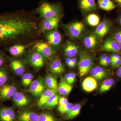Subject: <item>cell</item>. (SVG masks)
<instances>
[{"mask_svg": "<svg viewBox=\"0 0 121 121\" xmlns=\"http://www.w3.org/2000/svg\"><path fill=\"white\" fill-rule=\"evenodd\" d=\"M33 18L24 11L0 14V48L17 43L38 34L39 24Z\"/></svg>", "mask_w": 121, "mask_h": 121, "instance_id": "6da1fadb", "label": "cell"}, {"mask_svg": "<svg viewBox=\"0 0 121 121\" xmlns=\"http://www.w3.org/2000/svg\"><path fill=\"white\" fill-rule=\"evenodd\" d=\"M63 7L59 2L52 3L47 0H41L38 7L33 11L41 19H50L63 15Z\"/></svg>", "mask_w": 121, "mask_h": 121, "instance_id": "7a4b0ae2", "label": "cell"}, {"mask_svg": "<svg viewBox=\"0 0 121 121\" xmlns=\"http://www.w3.org/2000/svg\"><path fill=\"white\" fill-rule=\"evenodd\" d=\"M94 56L85 51H81L78 63L79 73L80 77L86 75L93 68L94 63Z\"/></svg>", "mask_w": 121, "mask_h": 121, "instance_id": "3957f363", "label": "cell"}, {"mask_svg": "<svg viewBox=\"0 0 121 121\" xmlns=\"http://www.w3.org/2000/svg\"><path fill=\"white\" fill-rule=\"evenodd\" d=\"M63 27L66 35L74 39H79L83 37L86 31L84 24L79 21L64 24Z\"/></svg>", "mask_w": 121, "mask_h": 121, "instance_id": "277c9868", "label": "cell"}, {"mask_svg": "<svg viewBox=\"0 0 121 121\" xmlns=\"http://www.w3.org/2000/svg\"><path fill=\"white\" fill-rule=\"evenodd\" d=\"M63 15L50 19H41L39 25V35L49 30L57 29Z\"/></svg>", "mask_w": 121, "mask_h": 121, "instance_id": "5b68a950", "label": "cell"}, {"mask_svg": "<svg viewBox=\"0 0 121 121\" xmlns=\"http://www.w3.org/2000/svg\"><path fill=\"white\" fill-rule=\"evenodd\" d=\"M34 50L39 52L46 59H52L55 55L56 51L49 44L44 41H40L33 44Z\"/></svg>", "mask_w": 121, "mask_h": 121, "instance_id": "8992f818", "label": "cell"}, {"mask_svg": "<svg viewBox=\"0 0 121 121\" xmlns=\"http://www.w3.org/2000/svg\"><path fill=\"white\" fill-rule=\"evenodd\" d=\"M47 43L56 51L61 44L62 37L57 29L47 31L43 33Z\"/></svg>", "mask_w": 121, "mask_h": 121, "instance_id": "52a82bcc", "label": "cell"}, {"mask_svg": "<svg viewBox=\"0 0 121 121\" xmlns=\"http://www.w3.org/2000/svg\"><path fill=\"white\" fill-rule=\"evenodd\" d=\"M83 37V42L84 47L89 51L96 50L99 47L101 43L94 32L88 33Z\"/></svg>", "mask_w": 121, "mask_h": 121, "instance_id": "ba28073f", "label": "cell"}, {"mask_svg": "<svg viewBox=\"0 0 121 121\" xmlns=\"http://www.w3.org/2000/svg\"><path fill=\"white\" fill-rule=\"evenodd\" d=\"M102 51L119 54L121 52V45L113 37H108L100 47Z\"/></svg>", "mask_w": 121, "mask_h": 121, "instance_id": "9c48e42d", "label": "cell"}, {"mask_svg": "<svg viewBox=\"0 0 121 121\" xmlns=\"http://www.w3.org/2000/svg\"><path fill=\"white\" fill-rule=\"evenodd\" d=\"M34 43H32L27 44H14L4 47V50L9 53L12 56L17 58L23 55L27 48Z\"/></svg>", "mask_w": 121, "mask_h": 121, "instance_id": "30bf717a", "label": "cell"}, {"mask_svg": "<svg viewBox=\"0 0 121 121\" xmlns=\"http://www.w3.org/2000/svg\"><path fill=\"white\" fill-rule=\"evenodd\" d=\"M17 91V88L13 83H7L0 88V103L10 99Z\"/></svg>", "mask_w": 121, "mask_h": 121, "instance_id": "8fae6325", "label": "cell"}, {"mask_svg": "<svg viewBox=\"0 0 121 121\" xmlns=\"http://www.w3.org/2000/svg\"><path fill=\"white\" fill-rule=\"evenodd\" d=\"M45 59L42 54L34 50L29 54L27 60L34 68L39 69L44 65Z\"/></svg>", "mask_w": 121, "mask_h": 121, "instance_id": "7c38bea8", "label": "cell"}, {"mask_svg": "<svg viewBox=\"0 0 121 121\" xmlns=\"http://www.w3.org/2000/svg\"><path fill=\"white\" fill-rule=\"evenodd\" d=\"M9 67L17 75H22L25 71V67L23 61L7 56Z\"/></svg>", "mask_w": 121, "mask_h": 121, "instance_id": "4fadbf2b", "label": "cell"}, {"mask_svg": "<svg viewBox=\"0 0 121 121\" xmlns=\"http://www.w3.org/2000/svg\"><path fill=\"white\" fill-rule=\"evenodd\" d=\"M112 23L110 21L107 19H104L97 26L94 32L101 42L104 37L109 32Z\"/></svg>", "mask_w": 121, "mask_h": 121, "instance_id": "5bb4252c", "label": "cell"}, {"mask_svg": "<svg viewBox=\"0 0 121 121\" xmlns=\"http://www.w3.org/2000/svg\"><path fill=\"white\" fill-rule=\"evenodd\" d=\"M63 50L65 56L68 58H73L79 52V47L74 42L68 40L64 44Z\"/></svg>", "mask_w": 121, "mask_h": 121, "instance_id": "9a60e30c", "label": "cell"}, {"mask_svg": "<svg viewBox=\"0 0 121 121\" xmlns=\"http://www.w3.org/2000/svg\"><path fill=\"white\" fill-rule=\"evenodd\" d=\"M16 113L13 108L0 105V121H16Z\"/></svg>", "mask_w": 121, "mask_h": 121, "instance_id": "2e32d148", "label": "cell"}, {"mask_svg": "<svg viewBox=\"0 0 121 121\" xmlns=\"http://www.w3.org/2000/svg\"><path fill=\"white\" fill-rule=\"evenodd\" d=\"M78 5L83 13H86L97 10L95 0H78Z\"/></svg>", "mask_w": 121, "mask_h": 121, "instance_id": "e0dca14e", "label": "cell"}, {"mask_svg": "<svg viewBox=\"0 0 121 121\" xmlns=\"http://www.w3.org/2000/svg\"><path fill=\"white\" fill-rule=\"evenodd\" d=\"M45 90L43 81L41 79H36L30 85V91L35 97L40 96Z\"/></svg>", "mask_w": 121, "mask_h": 121, "instance_id": "ac0fdd59", "label": "cell"}, {"mask_svg": "<svg viewBox=\"0 0 121 121\" xmlns=\"http://www.w3.org/2000/svg\"><path fill=\"white\" fill-rule=\"evenodd\" d=\"M49 65V69L52 74L60 75L65 71V68L59 59H52Z\"/></svg>", "mask_w": 121, "mask_h": 121, "instance_id": "d6986e66", "label": "cell"}, {"mask_svg": "<svg viewBox=\"0 0 121 121\" xmlns=\"http://www.w3.org/2000/svg\"><path fill=\"white\" fill-rule=\"evenodd\" d=\"M14 104L17 107L26 105L30 102V99L23 93L16 92L12 98Z\"/></svg>", "mask_w": 121, "mask_h": 121, "instance_id": "ffe728a7", "label": "cell"}, {"mask_svg": "<svg viewBox=\"0 0 121 121\" xmlns=\"http://www.w3.org/2000/svg\"><path fill=\"white\" fill-rule=\"evenodd\" d=\"M97 80L92 76L86 77L82 83L83 88L86 92L92 91L97 88Z\"/></svg>", "mask_w": 121, "mask_h": 121, "instance_id": "44dd1931", "label": "cell"}, {"mask_svg": "<svg viewBox=\"0 0 121 121\" xmlns=\"http://www.w3.org/2000/svg\"><path fill=\"white\" fill-rule=\"evenodd\" d=\"M39 115L31 111L26 110L21 113L18 117L19 121H39Z\"/></svg>", "mask_w": 121, "mask_h": 121, "instance_id": "7402d4cb", "label": "cell"}, {"mask_svg": "<svg viewBox=\"0 0 121 121\" xmlns=\"http://www.w3.org/2000/svg\"><path fill=\"white\" fill-rule=\"evenodd\" d=\"M90 72L92 77L96 80L99 81L106 78L108 75V72L107 71L99 66H95L93 68Z\"/></svg>", "mask_w": 121, "mask_h": 121, "instance_id": "603a6c76", "label": "cell"}, {"mask_svg": "<svg viewBox=\"0 0 121 121\" xmlns=\"http://www.w3.org/2000/svg\"><path fill=\"white\" fill-rule=\"evenodd\" d=\"M57 90L49 89L44 91L40 95L38 103L39 107L43 106L46 104L48 100L51 96L56 94Z\"/></svg>", "mask_w": 121, "mask_h": 121, "instance_id": "cb8c5ba5", "label": "cell"}, {"mask_svg": "<svg viewBox=\"0 0 121 121\" xmlns=\"http://www.w3.org/2000/svg\"><path fill=\"white\" fill-rule=\"evenodd\" d=\"M10 78L8 66L6 65L0 67V88L8 83Z\"/></svg>", "mask_w": 121, "mask_h": 121, "instance_id": "d4e9b609", "label": "cell"}, {"mask_svg": "<svg viewBox=\"0 0 121 121\" xmlns=\"http://www.w3.org/2000/svg\"><path fill=\"white\" fill-rule=\"evenodd\" d=\"M72 89L71 84H69L65 80L62 79L59 84L58 90L60 95H68Z\"/></svg>", "mask_w": 121, "mask_h": 121, "instance_id": "484cf974", "label": "cell"}, {"mask_svg": "<svg viewBox=\"0 0 121 121\" xmlns=\"http://www.w3.org/2000/svg\"><path fill=\"white\" fill-rule=\"evenodd\" d=\"M97 4L99 9L107 11H111L116 7L112 0H98Z\"/></svg>", "mask_w": 121, "mask_h": 121, "instance_id": "4316f807", "label": "cell"}, {"mask_svg": "<svg viewBox=\"0 0 121 121\" xmlns=\"http://www.w3.org/2000/svg\"><path fill=\"white\" fill-rule=\"evenodd\" d=\"M81 105L80 104L78 103L74 105L72 108L66 113V119H72L78 116L80 112Z\"/></svg>", "mask_w": 121, "mask_h": 121, "instance_id": "83f0119b", "label": "cell"}, {"mask_svg": "<svg viewBox=\"0 0 121 121\" xmlns=\"http://www.w3.org/2000/svg\"><path fill=\"white\" fill-rule=\"evenodd\" d=\"M46 86L50 89L58 90V85L56 78L51 75H48L45 79Z\"/></svg>", "mask_w": 121, "mask_h": 121, "instance_id": "f1b7e54d", "label": "cell"}, {"mask_svg": "<svg viewBox=\"0 0 121 121\" xmlns=\"http://www.w3.org/2000/svg\"><path fill=\"white\" fill-rule=\"evenodd\" d=\"M115 80L113 78H109L105 79L99 88L100 93H104L109 91L114 84Z\"/></svg>", "mask_w": 121, "mask_h": 121, "instance_id": "f546056e", "label": "cell"}, {"mask_svg": "<svg viewBox=\"0 0 121 121\" xmlns=\"http://www.w3.org/2000/svg\"><path fill=\"white\" fill-rule=\"evenodd\" d=\"M87 23L93 27L98 26L100 22L99 16L95 13H91L87 16L86 18Z\"/></svg>", "mask_w": 121, "mask_h": 121, "instance_id": "4dcf8cb0", "label": "cell"}, {"mask_svg": "<svg viewBox=\"0 0 121 121\" xmlns=\"http://www.w3.org/2000/svg\"><path fill=\"white\" fill-rule=\"evenodd\" d=\"M59 95L57 94L52 95L48 100L44 106L47 108H54L58 104Z\"/></svg>", "mask_w": 121, "mask_h": 121, "instance_id": "1f68e13d", "label": "cell"}, {"mask_svg": "<svg viewBox=\"0 0 121 121\" xmlns=\"http://www.w3.org/2000/svg\"><path fill=\"white\" fill-rule=\"evenodd\" d=\"M33 75L31 73H24L22 75V82L23 86L26 87L30 85L32 82Z\"/></svg>", "mask_w": 121, "mask_h": 121, "instance_id": "d6a6232c", "label": "cell"}, {"mask_svg": "<svg viewBox=\"0 0 121 121\" xmlns=\"http://www.w3.org/2000/svg\"><path fill=\"white\" fill-rule=\"evenodd\" d=\"M39 121H56V120L51 113L45 112L39 115Z\"/></svg>", "mask_w": 121, "mask_h": 121, "instance_id": "836d02e7", "label": "cell"}, {"mask_svg": "<svg viewBox=\"0 0 121 121\" xmlns=\"http://www.w3.org/2000/svg\"><path fill=\"white\" fill-rule=\"evenodd\" d=\"M73 104L68 103L64 105H59L58 107V110L61 113H67L73 106Z\"/></svg>", "mask_w": 121, "mask_h": 121, "instance_id": "e575fe53", "label": "cell"}, {"mask_svg": "<svg viewBox=\"0 0 121 121\" xmlns=\"http://www.w3.org/2000/svg\"><path fill=\"white\" fill-rule=\"evenodd\" d=\"M7 56L5 55L4 51L0 50V67L7 65Z\"/></svg>", "mask_w": 121, "mask_h": 121, "instance_id": "d590c367", "label": "cell"}, {"mask_svg": "<svg viewBox=\"0 0 121 121\" xmlns=\"http://www.w3.org/2000/svg\"><path fill=\"white\" fill-rule=\"evenodd\" d=\"M112 37L121 45V30L116 31L114 33Z\"/></svg>", "mask_w": 121, "mask_h": 121, "instance_id": "8d00e7d4", "label": "cell"}, {"mask_svg": "<svg viewBox=\"0 0 121 121\" xmlns=\"http://www.w3.org/2000/svg\"><path fill=\"white\" fill-rule=\"evenodd\" d=\"M113 68L119 67L121 66V59H117L111 63Z\"/></svg>", "mask_w": 121, "mask_h": 121, "instance_id": "74e56055", "label": "cell"}, {"mask_svg": "<svg viewBox=\"0 0 121 121\" xmlns=\"http://www.w3.org/2000/svg\"><path fill=\"white\" fill-rule=\"evenodd\" d=\"M111 63L112 62L117 59H121V56L119 54L116 53H113L110 56Z\"/></svg>", "mask_w": 121, "mask_h": 121, "instance_id": "f35d334b", "label": "cell"}, {"mask_svg": "<svg viewBox=\"0 0 121 121\" xmlns=\"http://www.w3.org/2000/svg\"><path fill=\"white\" fill-rule=\"evenodd\" d=\"M111 63V59L110 56H108L106 58L105 60L102 63L101 65L104 66H109Z\"/></svg>", "mask_w": 121, "mask_h": 121, "instance_id": "ab89813d", "label": "cell"}, {"mask_svg": "<svg viewBox=\"0 0 121 121\" xmlns=\"http://www.w3.org/2000/svg\"><path fill=\"white\" fill-rule=\"evenodd\" d=\"M58 103L59 105H64L68 103L67 99L65 97H61L59 99Z\"/></svg>", "mask_w": 121, "mask_h": 121, "instance_id": "60d3db41", "label": "cell"}, {"mask_svg": "<svg viewBox=\"0 0 121 121\" xmlns=\"http://www.w3.org/2000/svg\"><path fill=\"white\" fill-rule=\"evenodd\" d=\"M107 56L108 55L105 54H102L100 56L99 59V62L101 65L102 63L104 62V60H105Z\"/></svg>", "mask_w": 121, "mask_h": 121, "instance_id": "b9f144b4", "label": "cell"}, {"mask_svg": "<svg viewBox=\"0 0 121 121\" xmlns=\"http://www.w3.org/2000/svg\"><path fill=\"white\" fill-rule=\"evenodd\" d=\"M71 73H69L66 74L65 76V80L67 82L70 84V80L71 76Z\"/></svg>", "mask_w": 121, "mask_h": 121, "instance_id": "7bdbcfd3", "label": "cell"}, {"mask_svg": "<svg viewBox=\"0 0 121 121\" xmlns=\"http://www.w3.org/2000/svg\"><path fill=\"white\" fill-rule=\"evenodd\" d=\"M76 78L75 74L74 73H71V76L70 80V84H73Z\"/></svg>", "mask_w": 121, "mask_h": 121, "instance_id": "ee69618b", "label": "cell"}, {"mask_svg": "<svg viewBox=\"0 0 121 121\" xmlns=\"http://www.w3.org/2000/svg\"><path fill=\"white\" fill-rule=\"evenodd\" d=\"M115 5L121 8V0H112Z\"/></svg>", "mask_w": 121, "mask_h": 121, "instance_id": "f6af8a7d", "label": "cell"}, {"mask_svg": "<svg viewBox=\"0 0 121 121\" xmlns=\"http://www.w3.org/2000/svg\"><path fill=\"white\" fill-rule=\"evenodd\" d=\"M117 75L118 78H121V66L118 67L117 72Z\"/></svg>", "mask_w": 121, "mask_h": 121, "instance_id": "bcb514c9", "label": "cell"}, {"mask_svg": "<svg viewBox=\"0 0 121 121\" xmlns=\"http://www.w3.org/2000/svg\"><path fill=\"white\" fill-rule=\"evenodd\" d=\"M71 61L72 63L74 64V65H76L77 64V60L76 58H71Z\"/></svg>", "mask_w": 121, "mask_h": 121, "instance_id": "7dc6e473", "label": "cell"}, {"mask_svg": "<svg viewBox=\"0 0 121 121\" xmlns=\"http://www.w3.org/2000/svg\"><path fill=\"white\" fill-rule=\"evenodd\" d=\"M65 62L66 64L67 65H68L70 63H71V58H68L67 57L65 59Z\"/></svg>", "mask_w": 121, "mask_h": 121, "instance_id": "c3c4849f", "label": "cell"}, {"mask_svg": "<svg viewBox=\"0 0 121 121\" xmlns=\"http://www.w3.org/2000/svg\"><path fill=\"white\" fill-rule=\"evenodd\" d=\"M68 66L71 68H74L75 66V65H74V64H73L72 63H70V64H69Z\"/></svg>", "mask_w": 121, "mask_h": 121, "instance_id": "681fc988", "label": "cell"}, {"mask_svg": "<svg viewBox=\"0 0 121 121\" xmlns=\"http://www.w3.org/2000/svg\"><path fill=\"white\" fill-rule=\"evenodd\" d=\"M119 24H120V25H121V16H120V17H119Z\"/></svg>", "mask_w": 121, "mask_h": 121, "instance_id": "f907efd6", "label": "cell"}]
</instances>
